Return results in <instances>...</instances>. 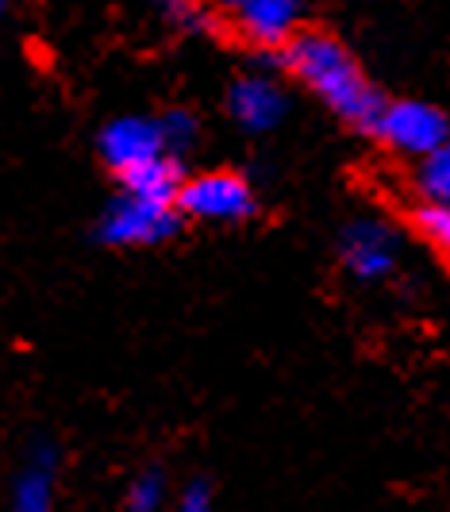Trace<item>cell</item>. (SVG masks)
Masks as SVG:
<instances>
[{
    "label": "cell",
    "instance_id": "obj_2",
    "mask_svg": "<svg viewBox=\"0 0 450 512\" xmlns=\"http://www.w3.org/2000/svg\"><path fill=\"white\" fill-rule=\"evenodd\" d=\"M216 24L258 51H281L304 24V0H216Z\"/></svg>",
    "mask_w": 450,
    "mask_h": 512
},
{
    "label": "cell",
    "instance_id": "obj_4",
    "mask_svg": "<svg viewBox=\"0 0 450 512\" xmlns=\"http://www.w3.org/2000/svg\"><path fill=\"white\" fill-rule=\"evenodd\" d=\"M177 212L193 216V220H208V224H239L250 220L258 197L254 185L235 170H208L197 178L181 181L177 189Z\"/></svg>",
    "mask_w": 450,
    "mask_h": 512
},
{
    "label": "cell",
    "instance_id": "obj_12",
    "mask_svg": "<svg viewBox=\"0 0 450 512\" xmlns=\"http://www.w3.org/2000/svg\"><path fill=\"white\" fill-rule=\"evenodd\" d=\"M158 128H162L166 151L174 154V158H181L185 151H193V143H197V120H193V112L174 108V112L158 116Z\"/></svg>",
    "mask_w": 450,
    "mask_h": 512
},
{
    "label": "cell",
    "instance_id": "obj_6",
    "mask_svg": "<svg viewBox=\"0 0 450 512\" xmlns=\"http://www.w3.org/2000/svg\"><path fill=\"white\" fill-rule=\"evenodd\" d=\"M339 258L358 282H381L397 270V231L381 220H354L339 235Z\"/></svg>",
    "mask_w": 450,
    "mask_h": 512
},
{
    "label": "cell",
    "instance_id": "obj_16",
    "mask_svg": "<svg viewBox=\"0 0 450 512\" xmlns=\"http://www.w3.org/2000/svg\"><path fill=\"white\" fill-rule=\"evenodd\" d=\"M177 512H212V493H208V486H204V482H193V486L181 493Z\"/></svg>",
    "mask_w": 450,
    "mask_h": 512
},
{
    "label": "cell",
    "instance_id": "obj_14",
    "mask_svg": "<svg viewBox=\"0 0 450 512\" xmlns=\"http://www.w3.org/2000/svg\"><path fill=\"white\" fill-rule=\"evenodd\" d=\"M166 501V478L158 470L139 474L127 489V512H158Z\"/></svg>",
    "mask_w": 450,
    "mask_h": 512
},
{
    "label": "cell",
    "instance_id": "obj_11",
    "mask_svg": "<svg viewBox=\"0 0 450 512\" xmlns=\"http://www.w3.org/2000/svg\"><path fill=\"white\" fill-rule=\"evenodd\" d=\"M416 162V193L424 197V205L450 208V139Z\"/></svg>",
    "mask_w": 450,
    "mask_h": 512
},
{
    "label": "cell",
    "instance_id": "obj_10",
    "mask_svg": "<svg viewBox=\"0 0 450 512\" xmlns=\"http://www.w3.org/2000/svg\"><path fill=\"white\" fill-rule=\"evenodd\" d=\"M127 193H139V197H150V201H177V189H181V166H177L174 154H162V158H154L147 166H139V170H131L120 178Z\"/></svg>",
    "mask_w": 450,
    "mask_h": 512
},
{
    "label": "cell",
    "instance_id": "obj_9",
    "mask_svg": "<svg viewBox=\"0 0 450 512\" xmlns=\"http://www.w3.org/2000/svg\"><path fill=\"white\" fill-rule=\"evenodd\" d=\"M54 474H58V455L54 447H35L27 466L12 489V512H50L54 509Z\"/></svg>",
    "mask_w": 450,
    "mask_h": 512
},
{
    "label": "cell",
    "instance_id": "obj_5",
    "mask_svg": "<svg viewBox=\"0 0 450 512\" xmlns=\"http://www.w3.org/2000/svg\"><path fill=\"white\" fill-rule=\"evenodd\" d=\"M370 131L389 151L404 158H424L450 139V120L443 108L427 101H385Z\"/></svg>",
    "mask_w": 450,
    "mask_h": 512
},
{
    "label": "cell",
    "instance_id": "obj_13",
    "mask_svg": "<svg viewBox=\"0 0 450 512\" xmlns=\"http://www.w3.org/2000/svg\"><path fill=\"white\" fill-rule=\"evenodd\" d=\"M158 12L174 31H204L216 20L208 12V4H200V0H158Z\"/></svg>",
    "mask_w": 450,
    "mask_h": 512
},
{
    "label": "cell",
    "instance_id": "obj_7",
    "mask_svg": "<svg viewBox=\"0 0 450 512\" xmlns=\"http://www.w3.org/2000/svg\"><path fill=\"white\" fill-rule=\"evenodd\" d=\"M97 147H100L104 166H108L116 178H124L131 170H139V166H147L154 158L170 154L166 143H162L158 120H147V116H120V120H112L108 128L100 131Z\"/></svg>",
    "mask_w": 450,
    "mask_h": 512
},
{
    "label": "cell",
    "instance_id": "obj_17",
    "mask_svg": "<svg viewBox=\"0 0 450 512\" xmlns=\"http://www.w3.org/2000/svg\"><path fill=\"white\" fill-rule=\"evenodd\" d=\"M0 16H4V0H0Z\"/></svg>",
    "mask_w": 450,
    "mask_h": 512
},
{
    "label": "cell",
    "instance_id": "obj_3",
    "mask_svg": "<svg viewBox=\"0 0 450 512\" xmlns=\"http://www.w3.org/2000/svg\"><path fill=\"white\" fill-rule=\"evenodd\" d=\"M177 231V208L139 193H120L100 212L97 239L108 247H154Z\"/></svg>",
    "mask_w": 450,
    "mask_h": 512
},
{
    "label": "cell",
    "instance_id": "obj_15",
    "mask_svg": "<svg viewBox=\"0 0 450 512\" xmlns=\"http://www.w3.org/2000/svg\"><path fill=\"white\" fill-rule=\"evenodd\" d=\"M416 224H420V231L427 235V243L450 262V208L424 205L416 212Z\"/></svg>",
    "mask_w": 450,
    "mask_h": 512
},
{
    "label": "cell",
    "instance_id": "obj_8",
    "mask_svg": "<svg viewBox=\"0 0 450 512\" xmlns=\"http://www.w3.org/2000/svg\"><path fill=\"white\" fill-rule=\"evenodd\" d=\"M285 89L277 85L274 77L266 74H247L239 77L231 89H227V112L231 120L250 135H262V131H274L285 120Z\"/></svg>",
    "mask_w": 450,
    "mask_h": 512
},
{
    "label": "cell",
    "instance_id": "obj_1",
    "mask_svg": "<svg viewBox=\"0 0 450 512\" xmlns=\"http://www.w3.org/2000/svg\"><path fill=\"white\" fill-rule=\"evenodd\" d=\"M281 54H285V70L297 77L312 97H320L339 120H347L350 128L358 131L374 128L385 97L377 93L374 81L362 74L358 58L335 35L297 31L281 47Z\"/></svg>",
    "mask_w": 450,
    "mask_h": 512
}]
</instances>
